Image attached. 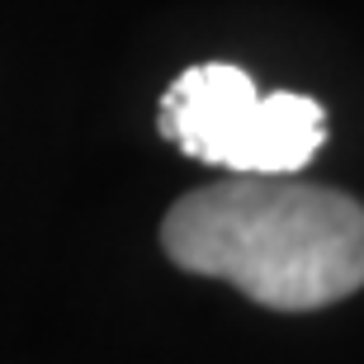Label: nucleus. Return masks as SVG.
I'll return each mask as SVG.
<instances>
[{"label": "nucleus", "instance_id": "f257e3e1", "mask_svg": "<svg viewBox=\"0 0 364 364\" xmlns=\"http://www.w3.org/2000/svg\"><path fill=\"white\" fill-rule=\"evenodd\" d=\"M161 246L180 270L265 308L312 312L364 284V203L284 176H237L185 194L161 223Z\"/></svg>", "mask_w": 364, "mask_h": 364}, {"label": "nucleus", "instance_id": "f03ea898", "mask_svg": "<svg viewBox=\"0 0 364 364\" xmlns=\"http://www.w3.org/2000/svg\"><path fill=\"white\" fill-rule=\"evenodd\" d=\"M156 128L185 156L232 176H298L326 142V114L294 90L260 95L232 62H199L161 95Z\"/></svg>", "mask_w": 364, "mask_h": 364}]
</instances>
